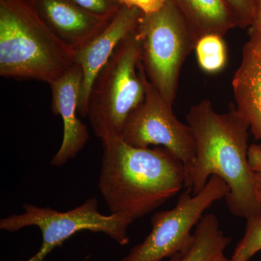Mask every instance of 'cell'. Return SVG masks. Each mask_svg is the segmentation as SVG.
<instances>
[{
    "mask_svg": "<svg viewBox=\"0 0 261 261\" xmlns=\"http://www.w3.org/2000/svg\"><path fill=\"white\" fill-rule=\"evenodd\" d=\"M201 69L207 73H219L227 62V50L222 37L207 35L200 39L195 47Z\"/></svg>",
    "mask_w": 261,
    "mask_h": 261,
    "instance_id": "obj_15",
    "label": "cell"
},
{
    "mask_svg": "<svg viewBox=\"0 0 261 261\" xmlns=\"http://www.w3.org/2000/svg\"><path fill=\"white\" fill-rule=\"evenodd\" d=\"M232 10L238 27L241 29L250 28L253 20L255 11L254 0H225Z\"/></svg>",
    "mask_w": 261,
    "mask_h": 261,
    "instance_id": "obj_18",
    "label": "cell"
},
{
    "mask_svg": "<svg viewBox=\"0 0 261 261\" xmlns=\"http://www.w3.org/2000/svg\"><path fill=\"white\" fill-rule=\"evenodd\" d=\"M138 71L145 87V99L128 116L120 138L133 147L160 145L164 147L183 163L187 177L196 154L192 128L178 121L173 112V106L163 99L149 82L140 61Z\"/></svg>",
    "mask_w": 261,
    "mask_h": 261,
    "instance_id": "obj_8",
    "label": "cell"
},
{
    "mask_svg": "<svg viewBox=\"0 0 261 261\" xmlns=\"http://www.w3.org/2000/svg\"><path fill=\"white\" fill-rule=\"evenodd\" d=\"M121 6L136 8L147 15L159 11L166 0H118Z\"/></svg>",
    "mask_w": 261,
    "mask_h": 261,
    "instance_id": "obj_19",
    "label": "cell"
},
{
    "mask_svg": "<svg viewBox=\"0 0 261 261\" xmlns=\"http://www.w3.org/2000/svg\"><path fill=\"white\" fill-rule=\"evenodd\" d=\"M255 3V11H254L253 20L250 31L257 33L261 36V0H254Z\"/></svg>",
    "mask_w": 261,
    "mask_h": 261,
    "instance_id": "obj_20",
    "label": "cell"
},
{
    "mask_svg": "<svg viewBox=\"0 0 261 261\" xmlns=\"http://www.w3.org/2000/svg\"><path fill=\"white\" fill-rule=\"evenodd\" d=\"M99 18L111 20L121 8L118 0H70Z\"/></svg>",
    "mask_w": 261,
    "mask_h": 261,
    "instance_id": "obj_17",
    "label": "cell"
},
{
    "mask_svg": "<svg viewBox=\"0 0 261 261\" xmlns=\"http://www.w3.org/2000/svg\"><path fill=\"white\" fill-rule=\"evenodd\" d=\"M252 171L253 173L254 185H255L257 198L261 203V166Z\"/></svg>",
    "mask_w": 261,
    "mask_h": 261,
    "instance_id": "obj_21",
    "label": "cell"
},
{
    "mask_svg": "<svg viewBox=\"0 0 261 261\" xmlns=\"http://www.w3.org/2000/svg\"><path fill=\"white\" fill-rule=\"evenodd\" d=\"M41 20L74 51L88 44L111 20L96 16L70 0H29Z\"/></svg>",
    "mask_w": 261,
    "mask_h": 261,
    "instance_id": "obj_11",
    "label": "cell"
},
{
    "mask_svg": "<svg viewBox=\"0 0 261 261\" xmlns=\"http://www.w3.org/2000/svg\"><path fill=\"white\" fill-rule=\"evenodd\" d=\"M230 242L231 238L220 229L217 217L205 215L197 224L191 243L169 261H219Z\"/></svg>",
    "mask_w": 261,
    "mask_h": 261,
    "instance_id": "obj_14",
    "label": "cell"
},
{
    "mask_svg": "<svg viewBox=\"0 0 261 261\" xmlns=\"http://www.w3.org/2000/svg\"><path fill=\"white\" fill-rule=\"evenodd\" d=\"M137 30L118 44L91 87L87 118L101 141L121 137L128 116L145 99L138 71L142 48Z\"/></svg>",
    "mask_w": 261,
    "mask_h": 261,
    "instance_id": "obj_4",
    "label": "cell"
},
{
    "mask_svg": "<svg viewBox=\"0 0 261 261\" xmlns=\"http://www.w3.org/2000/svg\"><path fill=\"white\" fill-rule=\"evenodd\" d=\"M23 214L10 215L0 220V228L9 232H15L27 226H37L41 230L40 249L24 261H44L55 248L61 247L75 233L86 230L104 233L121 245L129 243L127 231L132 221L116 214H101L99 202L94 197L67 212L29 203L23 204Z\"/></svg>",
    "mask_w": 261,
    "mask_h": 261,
    "instance_id": "obj_6",
    "label": "cell"
},
{
    "mask_svg": "<svg viewBox=\"0 0 261 261\" xmlns=\"http://www.w3.org/2000/svg\"><path fill=\"white\" fill-rule=\"evenodd\" d=\"M197 42L207 35L224 37L238 27L236 16L225 0H173Z\"/></svg>",
    "mask_w": 261,
    "mask_h": 261,
    "instance_id": "obj_13",
    "label": "cell"
},
{
    "mask_svg": "<svg viewBox=\"0 0 261 261\" xmlns=\"http://www.w3.org/2000/svg\"><path fill=\"white\" fill-rule=\"evenodd\" d=\"M102 142L101 195L111 214L133 222L185 188V165L164 147H136L121 138Z\"/></svg>",
    "mask_w": 261,
    "mask_h": 261,
    "instance_id": "obj_2",
    "label": "cell"
},
{
    "mask_svg": "<svg viewBox=\"0 0 261 261\" xmlns=\"http://www.w3.org/2000/svg\"><path fill=\"white\" fill-rule=\"evenodd\" d=\"M76 64L29 0H0V75L50 84Z\"/></svg>",
    "mask_w": 261,
    "mask_h": 261,
    "instance_id": "obj_3",
    "label": "cell"
},
{
    "mask_svg": "<svg viewBox=\"0 0 261 261\" xmlns=\"http://www.w3.org/2000/svg\"><path fill=\"white\" fill-rule=\"evenodd\" d=\"M219 261H233L231 259H228L227 257H225V255L221 257Z\"/></svg>",
    "mask_w": 261,
    "mask_h": 261,
    "instance_id": "obj_22",
    "label": "cell"
},
{
    "mask_svg": "<svg viewBox=\"0 0 261 261\" xmlns=\"http://www.w3.org/2000/svg\"><path fill=\"white\" fill-rule=\"evenodd\" d=\"M142 15L137 8L121 6L102 32L85 47L75 51V63L83 71L79 103V113L83 118H87V100L94 79L121 41L137 30Z\"/></svg>",
    "mask_w": 261,
    "mask_h": 261,
    "instance_id": "obj_9",
    "label": "cell"
},
{
    "mask_svg": "<svg viewBox=\"0 0 261 261\" xmlns=\"http://www.w3.org/2000/svg\"><path fill=\"white\" fill-rule=\"evenodd\" d=\"M261 250V216L247 220L246 230L235 248L231 260L249 261Z\"/></svg>",
    "mask_w": 261,
    "mask_h": 261,
    "instance_id": "obj_16",
    "label": "cell"
},
{
    "mask_svg": "<svg viewBox=\"0 0 261 261\" xmlns=\"http://www.w3.org/2000/svg\"><path fill=\"white\" fill-rule=\"evenodd\" d=\"M229 192L227 184L213 175L197 195L186 188L171 210L159 211L151 219L152 231L119 261H161L182 251L191 243L192 228L216 201Z\"/></svg>",
    "mask_w": 261,
    "mask_h": 261,
    "instance_id": "obj_7",
    "label": "cell"
},
{
    "mask_svg": "<svg viewBox=\"0 0 261 261\" xmlns=\"http://www.w3.org/2000/svg\"><path fill=\"white\" fill-rule=\"evenodd\" d=\"M186 118L195 137L196 154L185 188L197 195L216 175L229 188L226 200L233 216L247 220L261 216L247 160L250 125L246 120L233 106L228 113H216L208 99L192 106Z\"/></svg>",
    "mask_w": 261,
    "mask_h": 261,
    "instance_id": "obj_1",
    "label": "cell"
},
{
    "mask_svg": "<svg viewBox=\"0 0 261 261\" xmlns=\"http://www.w3.org/2000/svg\"><path fill=\"white\" fill-rule=\"evenodd\" d=\"M137 31L144 71L154 89L173 106L182 66L195 49L197 40L173 0H166L159 11L142 15Z\"/></svg>",
    "mask_w": 261,
    "mask_h": 261,
    "instance_id": "obj_5",
    "label": "cell"
},
{
    "mask_svg": "<svg viewBox=\"0 0 261 261\" xmlns=\"http://www.w3.org/2000/svg\"><path fill=\"white\" fill-rule=\"evenodd\" d=\"M83 71L75 64L63 76L49 84L51 90V110L61 116L63 122V139L61 148L51 164L61 167L74 159L84 149L89 139L87 126L79 119V103Z\"/></svg>",
    "mask_w": 261,
    "mask_h": 261,
    "instance_id": "obj_10",
    "label": "cell"
},
{
    "mask_svg": "<svg viewBox=\"0 0 261 261\" xmlns=\"http://www.w3.org/2000/svg\"><path fill=\"white\" fill-rule=\"evenodd\" d=\"M236 109L261 140V36L250 31L242 61L232 80Z\"/></svg>",
    "mask_w": 261,
    "mask_h": 261,
    "instance_id": "obj_12",
    "label": "cell"
}]
</instances>
